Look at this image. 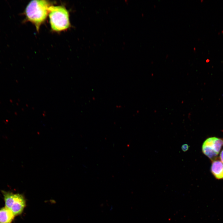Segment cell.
Wrapping results in <instances>:
<instances>
[{"label":"cell","mask_w":223,"mask_h":223,"mask_svg":"<svg viewBox=\"0 0 223 223\" xmlns=\"http://www.w3.org/2000/svg\"><path fill=\"white\" fill-rule=\"evenodd\" d=\"M48 15L51 28L53 31L61 32L70 27L69 12L64 7L51 5L49 9Z\"/></svg>","instance_id":"cell-2"},{"label":"cell","mask_w":223,"mask_h":223,"mask_svg":"<svg viewBox=\"0 0 223 223\" xmlns=\"http://www.w3.org/2000/svg\"><path fill=\"white\" fill-rule=\"evenodd\" d=\"M181 148L183 151H186L189 149L188 145L186 144H183L181 146Z\"/></svg>","instance_id":"cell-7"},{"label":"cell","mask_w":223,"mask_h":223,"mask_svg":"<svg viewBox=\"0 0 223 223\" xmlns=\"http://www.w3.org/2000/svg\"><path fill=\"white\" fill-rule=\"evenodd\" d=\"M212 173L217 179H223V163L220 160H213L211 168Z\"/></svg>","instance_id":"cell-5"},{"label":"cell","mask_w":223,"mask_h":223,"mask_svg":"<svg viewBox=\"0 0 223 223\" xmlns=\"http://www.w3.org/2000/svg\"><path fill=\"white\" fill-rule=\"evenodd\" d=\"M220 158L221 161L223 163V149L220 153Z\"/></svg>","instance_id":"cell-8"},{"label":"cell","mask_w":223,"mask_h":223,"mask_svg":"<svg viewBox=\"0 0 223 223\" xmlns=\"http://www.w3.org/2000/svg\"><path fill=\"white\" fill-rule=\"evenodd\" d=\"M15 216L11 211L5 207L0 209V223H11Z\"/></svg>","instance_id":"cell-6"},{"label":"cell","mask_w":223,"mask_h":223,"mask_svg":"<svg viewBox=\"0 0 223 223\" xmlns=\"http://www.w3.org/2000/svg\"><path fill=\"white\" fill-rule=\"evenodd\" d=\"M223 145V140L216 137L207 138L202 147L203 154L212 160L216 159Z\"/></svg>","instance_id":"cell-4"},{"label":"cell","mask_w":223,"mask_h":223,"mask_svg":"<svg viewBox=\"0 0 223 223\" xmlns=\"http://www.w3.org/2000/svg\"><path fill=\"white\" fill-rule=\"evenodd\" d=\"M5 207L11 210L15 216L21 214L25 206V201L23 196L19 194L3 191Z\"/></svg>","instance_id":"cell-3"},{"label":"cell","mask_w":223,"mask_h":223,"mask_svg":"<svg viewBox=\"0 0 223 223\" xmlns=\"http://www.w3.org/2000/svg\"><path fill=\"white\" fill-rule=\"evenodd\" d=\"M50 3L46 0H33L27 5L23 12L25 18L23 22L29 21L33 24L37 31L49 14Z\"/></svg>","instance_id":"cell-1"}]
</instances>
